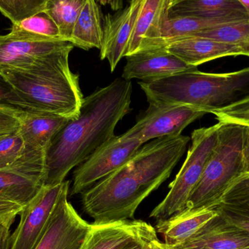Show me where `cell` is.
<instances>
[{"mask_svg":"<svg viewBox=\"0 0 249 249\" xmlns=\"http://www.w3.org/2000/svg\"><path fill=\"white\" fill-rule=\"evenodd\" d=\"M183 135L149 141L122 166L82 193L93 223L133 219L141 203L166 181L190 142Z\"/></svg>","mask_w":249,"mask_h":249,"instance_id":"1","label":"cell"},{"mask_svg":"<svg viewBox=\"0 0 249 249\" xmlns=\"http://www.w3.org/2000/svg\"><path fill=\"white\" fill-rule=\"evenodd\" d=\"M132 83L117 78L83 99L78 116L55 134L45 152L43 186L61 184L72 168L115 136L118 123L130 112Z\"/></svg>","mask_w":249,"mask_h":249,"instance_id":"2","label":"cell"},{"mask_svg":"<svg viewBox=\"0 0 249 249\" xmlns=\"http://www.w3.org/2000/svg\"><path fill=\"white\" fill-rule=\"evenodd\" d=\"M74 47L53 53L29 70L0 68V72L13 88L19 109L69 119L78 116L84 97L79 75L70 70L69 64Z\"/></svg>","mask_w":249,"mask_h":249,"instance_id":"3","label":"cell"},{"mask_svg":"<svg viewBox=\"0 0 249 249\" xmlns=\"http://www.w3.org/2000/svg\"><path fill=\"white\" fill-rule=\"evenodd\" d=\"M139 84L149 105H184L212 113L249 98V67L228 73L196 70Z\"/></svg>","mask_w":249,"mask_h":249,"instance_id":"4","label":"cell"},{"mask_svg":"<svg viewBox=\"0 0 249 249\" xmlns=\"http://www.w3.org/2000/svg\"><path fill=\"white\" fill-rule=\"evenodd\" d=\"M222 123L217 144L203 175L187 200L185 209H213L231 184L245 174L243 160V125Z\"/></svg>","mask_w":249,"mask_h":249,"instance_id":"5","label":"cell"},{"mask_svg":"<svg viewBox=\"0 0 249 249\" xmlns=\"http://www.w3.org/2000/svg\"><path fill=\"white\" fill-rule=\"evenodd\" d=\"M222 123L211 127L196 129L192 133V144L187 158L165 198L152 211L150 217L157 221L168 219L184 210L187 200L200 181L205 167L213 153L219 139Z\"/></svg>","mask_w":249,"mask_h":249,"instance_id":"6","label":"cell"},{"mask_svg":"<svg viewBox=\"0 0 249 249\" xmlns=\"http://www.w3.org/2000/svg\"><path fill=\"white\" fill-rule=\"evenodd\" d=\"M143 145L136 138L115 136L98 148L73 174L71 196L82 194L127 162Z\"/></svg>","mask_w":249,"mask_h":249,"instance_id":"7","label":"cell"},{"mask_svg":"<svg viewBox=\"0 0 249 249\" xmlns=\"http://www.w3.org/2000/svg\"><path fill=\"white\" fill-rule=\"evenodd\" d=\"M67 181L42 186L35 197L22 209L16 231L9 238L8 249H35L43 235Z\"/></svg>","mask_w":249,"mask_h":249,"instance_id":"8","label":"cell"},{"mask_svg":"<svg viewBox=\"0 0 249 249\" xmlns=\"http://www.w3.org/2000/svg\"><path fill=\"white\" fill-rule=\"evenodd\" d=\"M71 45H74L64 39H51L10 29L7 35H0V68L29 70L53 53Z\"/></svg>","mask_w":249,"mask_h":249,"instance_id":"9","label":"cell"},{"mask_svg":"<svg viewBox=\"0 0 249 249\" xmlns=\"http://www.w3.org/2000/svg\"><path fill=\"white\" fill-rule=\"evenodd\" d=\"M70 185V181H67L46 230L35 249H83L90 224L68 201Z\"/></svg>","mask_w":249,"mask_h":249,"instance_id":"10","label":"cell"},{"mask_svg":"<svg viewBox=\"0 0 249 249\" xmlns=\"http://www.w3.org/2000/svg\"><path fill=\"white\" fill-rule=\"evenodd\" d=\"M206 114L204 111L184 105H149L141 119L124 134L136 138L144 144L158 138L181 135L186 127Z\"/></svg>","mask_w":249,"mask_h":249,"instance_id":"11","label":"cell"},{"mask_svg":"<svg viewBox=\"0 0 249 249\" xmlns=\"http://www.w3.org/2000/svg\"><path fill=\"white\" fill-rule=\"evenodd\" d=\"M173 0H142L126 55L162 48L168 9Z\"/></svg>","mask_w":249,"mask_h":249,"instance_id":"12","label":"cell"},{"mask_svg":"<svg viewBox=\"0 0 249 249\" xmlns=\"http://www.w3.org/2000/svg\"><path fill=\"white\" fill-rule=\"evenodd\" d=\"M122 77L127 80L138 79L142 81H153L185 71L197 70L188 65L165 48L141 51L125 56Z\"/></svg>","mask_w":249,"mask_h":249,"instance_id":"13","label":"cell"},{"mask_svg":"<svg viewBox=\"0 0 249 249\" xmlns=\"http://www.w3.org/2000/svg\"><path fill=\"white\" fill-rule=\"evenodd\" d=\"M156 232L142 220L92 223L83 249H124L133 241L156 236Z\"/></svg>","mask_w":249,"mask_h":249,"instance_id":"14","label":"cell"},{"mask_svg":"<svg viewBox=\"0 0 249 249\" xmlns=\"http://www.w3.org/2000/svg\"><path fill=\"white\" fill-rule=\"evenodd\" d=\"M170 248L249 249V231L231 223L217 213L183 244Z\"/></svg>","mask_w":249,"mask_h":249,"instance_id":"15","label":"cell"},{"mask_svg":"<svg viewBox=\"0 0 249 249\" xmlns=\"http://www.w3.org/2000/svg\"><path fill=\"white\" fill-rule=\"evenodd\" d=\"M142 0H130L122 11L105 18L104 37L100 49V58L107 59L111 71L125 57L127 45L134 27Z\"/></svg>","mask_w":249,"mask_h":249,"instance_id":"16","label":"cell"},{"mask_svg":"<svg viewBox=\"0 0 249 249\" xmlns=\"http://www.w3.org/2000/svg\"><path fill=\"white\" fill-rule=\"evenodd\" d=\"M165 48L186 64L197 67L223 57L246 55L244 51L238 47L196 36L175 39L167 44Z\"/></svg>","mask_w":249,"mask_h":249,"instance_id":"17","label":"cell"},{"mask_svg":"<svg viewBox=\"0 0 249 249\" xmlns=\"http://www.w3.org/2000/svg\"><path fill=\"white\" fill-rule=\"evenodd\" d=\"M69 118L45 112L23 111L18 133L26 150L45 152Z\"/></svg>","mask_w":249,"mask_h":249,"instance_id":"18","label":"cell"},{"mask_svg":"<svg viewBox=\"0 0 249 249\" xmlns=\"http://www.w3.org/2000/svg\"><path fill=\"white\" fill-rule=\"evenodd\" d=\"M214 209L191 211L184 209L168 219L157 221L156 231L169 247L183 244L201 227L216 216Z\"/></svg>","mask_w":249,"mask_h":249,"instance_id":"19","label":"cell"},{"mask_svg":"<svg viewBox=\"0 0 249 249\" xmlns=\"http://www.w3.org/2000/svg\"><path fill=\"white\" fill-rule=\"evenodd\" d=\"M170 18H249L238 0H173L168 9Z\"/></svg>","mask_w":249,"mask_h":249,"instance_id":"20","label":"cell"},{"mask_svg":"<svg viewBox=\"0 0 249 249\" xmlns=\"http://www.w3.org/2000/svg\"><path fill=\"white\" fill-rule=\"evenodd\" d=\"M103 37L100 9L96 0H87L73 26L70 42L86 51L100 50Z\"/></svg>","mask_w":249,"mask_h":249,"instance_id":"21","label":"cell"},{"mask_svg":"<svg viewBox=\"0 0 249 249\" xmlns=\"http://www.w3.org/2000/svg\"><path fill=\"white\" fill-rule=\"evenodd\" d=\"M247 20H249V18L227 17L210 18L194 16L170 18H168L165 25L162 48H165V45L171 41L192 36L202 31L207 30L220 25L237 23Z\"/></svg>","mask_w":249,"mask_h":249,"instance_id":"22","label":"cell"},{"mask_svg":"<svg viewBox=\"0 0 249 249\" xmlns=\"http://www.w3.org/2000/svg\"><path fill=\"white\" fill-rule=\"evenodd\" d=\"M40 183L10 169L0 171V199L25 206L42 188Z\"/></svg>","mask_w":249,"mask_h":249,"instance_id":"23","label":"cell"},{"mask_svg":"<svg viewBox=\"0 0 249 249\" xmlns=\"http://www.w3.org/2000/svg\"><path fill=\"white\" fill-rule=\"evenodd\" d=\"M87 0H48L45 11L59 28L61 36L70 41L73 26Z\"/></svg>","mask_w":249,"mask_h":249,"instance_id":"24","label":"cell"},{"mask_svg":"<svg viewBox=\"0 0 249 249\" xmlns=\"http://www.w3.org/2000/svg\"><path fill=\"white\" fill-rule=\"evenodd\" d=\"M192 36L209 38L238 47L249 57V20L220 25Z\"/></svg>","mask_w":249,"mask_h":249,"instance_id":"25","label":"cell"},{"mask_svg":"<svg viewBox=\"0 0 249 249\" xmlns=\"http://www.w3.org/2000/svg\"><path fill=\"white\" fill-rule=\"evenodd\" d=\"M11 29L51 39H64L61 36L58 26L45 10L13 23Z\"/></svg>","mask_w":249,"mask_h":249,"instance_id":"26","label":"cell"},{"mask_svg":"<svg viewBox=\"0 0 249 249\" xmlns=\"http://www.w3.org/2000/svg\"><path fill=\"white\" fill-rule=\"evenodd\" d=\"M24 143L18 130L0 139V171L10 168L20 158Z\"/></svg>","mask_w":249,"mask_h":249,"instance_id":"27","label":"cell"},{"mask_svg":"<svg viewBox=\"0 0 249 249\" xmlns=\"http://www.w3.org/2000/svg\"><path fill=\"white\" fill-rule=\"evenodd\" d=\"M213 209L228 222L249 231V201L238 204L219 203Z\"/></svg>","mask_w":249,"mask_h":249,"instance_id":"28","label":"cell"},{"mask_svg":"<svg viewBox=\"0 0 249 249\" xmlns=\"http://www.w3.org/2000/svg\"><path fill=\"white\" fill-rule=\"evenodd\" d=\"M219 122L249 125V98L230 107L212 112Z\"/></svg>","mask_w":249,"mask_h":249,"instance_id":"29","label":"cell"},{"mask_svg":"<svg viewBox=\"0 0 249 249\" xmlns=\"http://www.w3.org/2000/svg\"><path fill=\"white\" fill-rule=\"evenodd\" d=\"M247 201H249V174H244L231 184L219 203L238 204Z\"/></svg>","mask_w":249,"mask_h":249,"instance_id":"30","label":"cell"},{"mask_svg":"<svg viewBox=\"0 0 249 249\" xmlns=\"http://www.w3.org/2000/svg\"><path fill=\"white\" fill-rule=\"evenodd\" d=\"M23 110L0 106V139L18 130Z\"/></svg>","mask_w":249,"mask_h":249,"instance_id":"31","label":"cell"},{"mask_svg":"<svg viewBox=\"0 0 249 249\" xmlns=\"http://www.w3.org/2000/svg\"><path fill=\"white\" fill-rule=\"evenodd\" d=\"M47 1L48 0H14L16 22L43 11Z\"/></svg>","mask_w":249,"mask_h":249,"instance_id":"32","label":"cell"},{"mask_svg":"<svg viewBox=\"0 0 249 249\" xmlns=\"http://www.w3.org/2000/svg\"><path fill=\"white\" fill-rule=\"evenodd\" d=\"M0 106H7L18 109L17 107V101L13 93V88L1 72H0Z\"/></svg>","mask_w":249,"mask_h":249,"instance_id":"33","label":"cell"},{"mask_svg":"<svg viewBox=\"0 0 249 249\" xmlns=\"http://www.w3.org/2000/svg\"><path fill=\"white\" fill-rule=\"evenodd\" d=\"M16 216L0 219V249H8L10 228L14 222Z\"/></svg>","mask_w":249,"mask_h":249,"instance_id":"34","label":"cell"},{"mask_svg":"<svg viewBox=\"0 0 249 249\" xmlns=\"http://www.w3.org/2000/svg\"><path fill=\"white\" fill-rule=\"evenodd\" d=\"M23 207L24 206L15 202L0 199V219L16 216L20 213Z\"/></svg>","mask_w":249,"mask_h":249,"instance_id":"35","label":"cell"},{"mask_svg":"<svg viewBox=\"0 0 249 249\" xmlns=\"http://www.w3.org/2000/svg\"><path fill=\"white\" fill-rule=\"evenodd\" d=\"M242 152L244 171L245 174H249V125H243Z\"/></svg>","mask_w":249,"mask_h":249,"instance_id":"36","label":"cell"},{"mask_svg":"<svg viewBox=\"0 0 249 249\" xmlns=\"http://www.w3.org/2000/svg\"><path fill=\"white\" fill-rule=\"evenodd\" d=\"M0 12L12 23L16 20L14 0H0Z\"/></svg>","mask_w":249,"mask_h":249,"instance_id":"37","label":"cell"},{"mask_svg":"<svg viewBox=\"0 0 249 249\" xmlns=\"http://www.w3.org/2000/svg\"><path fill=\"white\" fill-rule=\"evenodd\" d=\"M157 236L151 237V238H142L138 241H133L127 245L124 249H148V243L152 238H156Z\"/></svg>","mask_w":249,"mask_h":249,"instance_id":"38","label":"cell"},{"mask_svg":"<svg viewBox=\"0 0 249 249\" xmlns=\"http://www.w3.org/2000/svg\"><path fill=\"white\" fill-rule=\"evenodd\" d=\"M148 249H171L165 243L159 241L158 237L152 238L148 243Z\"/></svg>","mask_w":249,"mask_h":249,"instance_id":"39","label":"cell"},{"mask_svg":"<svg viewBox=\"0 0 249 249\" xmlns=\"http://www.w3.org/2000/svg\"><path fill=\"white\" fill-rule=\"evenodd\" d=\"M238 1H240V3L244 7L249 17V0H238Z\"/></svg>","mask_w":249,"mask_h":249,"instance_id":"40","label":"cell"},{"mask_svg":"<svg viewBox=\"0 0 249 249\" xmlns=\"http://www.w3.org/2000/svg\"><path fill=\"white\" fill-rule=\"evenodd\" d=\"M116 0H96V1H99L102 5H107V4H114Z\"/></svg>","mask_w":249,"mask_h":249,"instance_id":"41","label":"cell"}]
</instances>
